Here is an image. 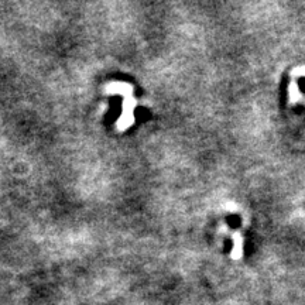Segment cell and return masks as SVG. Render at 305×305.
I'll list each match as a JSON object with an SVG mask.
<instances>
[{
    "instance_id": "1",
    "label": "cell",
    "mask_w": 305,
    "mask_h": 305,
    "mask_svg": "<svg viewBox=\"0 0 305 305\" xmlns=\"http://www.w3.org/2000/svg\"><path fill=\"white\" fill-rule=\"evenodd\" d=\"M288 99L291 103H297L301 99V92H299L298 83L295 81L290 82L288 85Z\"/></svg>"
}]
</instances>
